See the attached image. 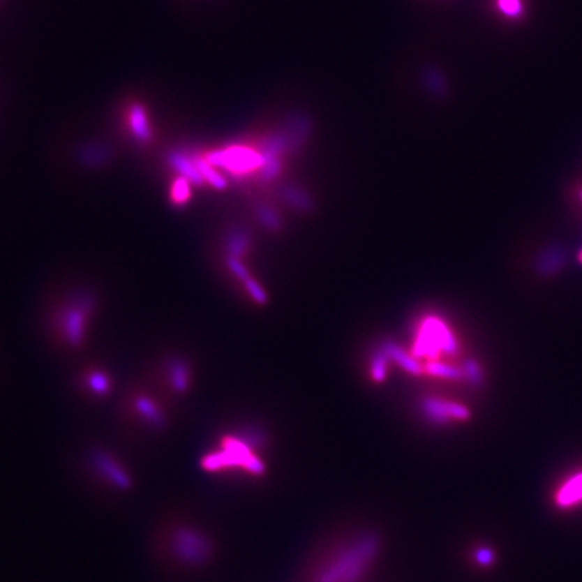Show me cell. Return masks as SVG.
I'll use <instances>...</instances> for the list:
<instances>
[{
  "label": "cell",
  "mask_w": 582,
  "mask_h": 582,
  "mask_svg": "<svg viewBox=\"0 0 582 582\" xmlns=\"http://www.w3.org/2000/svg\"><path fill=\"white\" fill-rule=\"evenodd\" d=\"M388 356L383 350L376 352L371 361V373L375 382H385L387 378Z\"/></svg>",
  "instance_id": "16"
},
{
  "label": "cell",
  "mask_w": 582,
  "mask_h": 582,
  "mask_svg": "<svg viewBox=\"0 0 582 582\" xmlns=\"http://www.w3.org/2000/svg\"><path fill=\"white\" fill-rule=\"evenodd\" d=\"M91 301L82 299L77 304L76 308H72L70 311H66L65 315V334L70 344L78 345L84 337V329H85V315L89 311Z\"/></svg>",
  "instance_id": "6"
},
{
  "label": "cell",
  "mask_w": 582,
  "mask_h": 582,
  "mask_svg": "<svg viewBox=\"0 0 582 582\" xmlns=\"http://www.w3.org/2000/svg\"><path fill=\"white\" fill-rule=\"evenodd\" d=\"M167 162L170 163V166L174 169L178 174L182 175L184 178H186L189 182H192L194 185L200 186L205 182L202 175L200 173V170H198L195 159L185 156L181 151H172L167 156Z\"/></svg>",
  "instance_id": "7"
},
{
  "label": "cell",
  "mask_w": 582,
  "mask_h": 582,
  "mask_svg": "<svg viewBox=\"0 0 582 582\" xmlns=\"http://www.w3.org/2000/svg\"><path fill=\"white\" fill-rule=\"evenodd\" d=\"M499 10L509 18H516L522 14V0H498Z\"/></svg>",
  "instance_id": "21"
},
{
  "label": "cell",
  "mask_w": 582,
  "mask_h": 582,
  "mask_svg": "<svg viewBox=\"0 0 582 582\" xmlns=\"http://www.w3.org/2000/svg\"><path fill=\"white\" fill-rule=\"evenodd\" d=\"M382 350L387 355L389 360H392L396 364H399V367H402L408 373H411V375H419L422 372V367L418 363V360L414 356L408 355L406 350H402L395 343H392V341L383 343Z\"/></svg>",
  "instance_id": "9"
},
{
  "label": "cell",
  "mask_w": 582,
  "mask_h": 582,
  "mask_svg": "<svg viewBox=\"0 0 582 582\" xmlns=\"http://www.w3.org/2000/svg\"><path fill=\"white\" fill-rule=\"evenodd\" d=\"M476 560L480 565H489L493 561V553L489 549H479L476 553Z\"/></svg>",
  "instance_id": "25"
},
{
  "label": "cell",
  "mask_w": 582,
  "mask_h": 582,
  "mask_svg": "<svg viewBox=\"0 0 582 582\" xmlns=\"http://www.w3.org/2000/svg\"><path fill=\"white\" fill-rule=\"evenodd\" d=\"M244 285H246V289L247 291L250 292V295L253 297V301L256 302V304H259V305H264V304H267V301H269V295H267V292L264 291V289L255 281L253 278H248L246 282H244Z\"/></svg>",
  "instance_id": "20"
},
{
  "label": "cell",
  "mask_w": 582,
  "mask_h": 582,
  "mask_svg": "<svg viewBox=\"0 0 582 582\" xmlns=\"http://www.w3.org/2000/svg\"><path fill=\"white\" fill-rule=\"evenodd\" d=\"M207 161L212 166L224 167L233 173H244L262 167L263 159L256 151L244 147H231L221 151H214L207 156Z\"/></svg>",
  "instance_id": "4"
},
{
  "label": "cell",
  "mask_w": 582,
  "mask_h": 582,
  "mask_svg": "<svg viewBox=\"0 0 582 582\" xmlns=\"http://www.w3.org/2000/svg\"><path fill=\"white\" fill-rule=\"evenodd\" d=\"M248 247H250L248 233L244 232V231H236V232L230 234L228 244H227L228 256L240 259L244 253H247Z\"/></svg>",
  "instance_id": "13"
},
{
  "label": "cell",
  "mask_w": 582,
  "mask_h": 582,
  "mask_svg": "<svg viewBox=\"0 0 582 582\" xmlns=\"http://www.w3.org/2000/svg\"><path fill=\"white\" fill-rule=\"evenodd\" d=\"M421 410L430 422L438 425H444L453 419L466 421L470 417V412L465 406L435 398H425L421 402Z\"/></svg>",
  "instance_id": "5"
},
{
  "label": "cell",
  "mask_w": 582,
  "mask_h": 582,
  "mask_svg": "<svg viewBox=\"0 0 582 582\" xmlns=\"http://www.w3.org/2000/svg\"><path fill=\"white\" fill-rule=\"evenodd\" d=\"M464 376L466 379L473 385V386H480L484 380V375H483V369L480 367V364L476 360L468 359L464 363Z\"/></svg>",
  "instance_id": "19"
},
{
  "label": "cell",
  "mask_w": 582,
  "mask_h": 582,
  "mask_svg": "<svg viewBox=\"0 0 582 582\" xmlns=\"http://www.w3.org/2000/svg\"><path fill=\"white\" fill-rule=\"evenodd\" d=\"M379 547L376 537L368 535L359 541L337 562L333 563L322 574L320 582H355L366 570Z\"/></svg>",
  "instance_id": "1"
},
{
  "label": "cell",
  "mask_w": 582,
  "mask_h": 582,
  "mask_svg": "<svg viewBox=\"0 0 582 582\" xmlns=\"http://www.w3.org/2000/svg\"><path fill=\"white\" fill-rule=\"evenodd\" d=\"M227 266H228L230 271L232 272L233 275H234L237 279H240L241 282H246V281L250 278L248 270H247V269H246V266L240 262V259H237V258H232V256H228V259H227Z\"/></svg>",
  "instance_id": "24"
},
{
  "label": "cell",
  "mask_w": 582,
  "mask_h": 582,
  "mask_svg": "<svg viewBox=\"0 0 582 582\" xmlns=\"http://www.w3.org/2000/svg\"><path fill=\"white\" fill-rule=\"evenodd\" d=\"M89 387L92 391H95L96 394H100V395L107 394L110 391V387H111L110 386V379L100 372L94 373V375L89 376Z\"/></svg>",
  "instance_id": "23"
},
{
  "label": "cell",
  "mask_w": 582,
  "mask_h": 582,
  "mask_svg": "<svg viewBox=\"0 0 582 582\" xmlns=\"http://www.w3.org/2000/svg\"><path fill=\"white\" fill-rule=\"evenodd\" d=\"M170 378H172V383L174 386L177 391L184 392L188 388V369L186 366L181 361V360H174L170 364Z\"/></svg>",
  "instance_id": "17"
},
{
  "label": "cell",
  "mask_w": 582,
  "mask_h": 582,
  "mask_svg": "<svg viewBox=\"0 0 582 582\" xmlns=\"http://www.w3.org/2000/svg\"><path fill=\"white\" fill-rule=\"evenodd\" d=\"M195 163H197L198 170H200V173L202 175L205 182H208L209 185H212L214 188L218 189V191L227 188V179L220 174L208 161L195 159Z\"/></svg>",
  "instance_id": "12"
},
{
  "label": "cell",
  "mask_w": 582,
  "mask_h": 582,
  "mask_svg": "<svg viewBox=\"0 0 582 582\" xmlns=\"http://www.w3.org/2000/svg\"><path fill=\"white\" fill-rule=\"evenodd\" d=\"M582 499V473L573 477L567 484L563 486L557 496L558 505L562 507L576 505Z\"/></svg>",
  "instance_id": "10"
},
{
  "label": "cell",
  "mask_w": 582,
  "mask_h": 582,
  "mask_svg": "<svg viewBox=\"0 0 582 582\" xmlns=\"http://www.w3.org/2000/svg\"><path fill=\"white\" fill-rule=\"evenodd\" d=\"M579 262H580V263H582V251L581 253H579Z\"/></svg>",
  "instance_id": "26"
},
{
  "label": "cell",
  "mask_w": 582,
  "mask_h": 582,
  "mask_svg": "<svg viewBox=\"0 0 582 582\" xmlns=\"http://www.w3.org/2000/svg\"><path fill=\"white\" fill-rule=\"evenodd\" d=\"M191 195V188L189 181L186 178H178L173 185V200L175 204L185 202Z\"/></svg>",
  "instance_id": "22"
},
{
  "label": "cell",
  "mask_w": 582,
  "mask_h": 582,
  "mask_svg": "<svg viewBox=\"0 0 582 582\" xmlns=\"http://www.w3.org/2000/svg\"><path fill=\"white\" fill-rule=\"evenodd\" d=\"M282 195L292 208H295L301 212H308V211L313 209V200H311V195L302 192L298 188L286 186L282 191Z\"/></svg>",
  "instance_id": "11"
},
{
  "label": "cell",
  "mask_w": 582,
  "mask_h": 582,
  "mask_svg": "<svg viewBox=\"0 0 582 582\" xmlns=\"http://www.w3.org/2000/svg\"><path fill=\"white\" fill-rule=\"evenodd\" d=\"M457 341L447 327L435 320L428 318L425 321L422 331L415 343L414 356L417 357H437L438 352L453 355L457 352Z\"/></svg>",
  "instance_id": "3"
},
{
  "label": "cell",
  "mask_w": 582,
  "mask_h": 582,
  "mask_svg": "<svg viewBox=\"0 0 582 582\" xmlns=\"http://www.w3.org/2000/svg\"><path fill=\"white\" fill-rule=\"evenodd\" d=\"M202 468L208 472H217L225 468L240 466L255 476L264 473L266 466L263 461L251 452L248 442L227 437L223 441V450L214 454H208L202 460Z\"/></svg>",
  "instance_id": "2"
},
{
  "label": "cell",
  "mask_w": 582,
  "mask_h": 582,
  "mask_svg": "<svg viewBox=\"0 0 582 582\" xmlns=\"http://www.w3.org/2000/svg\"><path fill=\"white\" fill-rule=\"evenodd\" d=\"M136 408L140 411V414L149 421L151 422L156 427L163 426L165 418L162 415V412L159 411V408H156V405L147 399V398H137L136 399Z\"/></svg>",
  "instance_id": "14"
},
{
  "label": "cell",
  "mask_w": 582,
  "mask_h": 582,
  "mask_svg": "<svg viewBox=\"0 0 582 582\" xmlns=\"http://www.w3.org/2000/svg\"><path fill=\"white\" fill-rule=\"evenodd\" d=\"M427 372L434 375V376L447 378V379H453V380H458V379L464 378L463 369L456 368V367L442 364V363H430V364H427Z\"/></svg>",
  "instance_id": "18"
},
{
  "label": "cell",
  "mask_w": 582,
  "mask_h": 582,
  "mask_svg": "<svg viewBox=\"0 0 582 582\" xmlns=\"http://www.w3.org/2000/svg\"><path fill=\"white\" fill-rule=\"evenodd\" d=\"M256 216L259 218V221L269 230L271 231H279L282 228V220L278 216V214L264 204H259L256 205Z\"/></svg>",
  "instance_id": "15"
},
{
  "label": "cell",
  "mask_w": 582,
  "mask_h": 582,
  "mask_svg": "<svg viewBox=\"0 0 582 582\" xmlns=\"http://www.w3.org/2000/svg\"><path fill=\"white\" fill-rule=\"evenodd\" d=\"M581 200H582V193H581Z\"/></svg>",
  "instance_id": "27"
},
{
  "label": "cell",
  "mask_w": 582,
  "mask_h": 582,
  "mask_svg": "<svg viewBox=\"0 0 582 582\" xmlns=\"http://www.w3.org/2000/svg\"><path fill=\"white\" fill-rule=\"evenodd\" d=\"M128 124L131 133L134 134L139 142H149L153 136L151 126L149 123V117L146 110L142 104H133L128 112Z\"/></svg>",
  "instance_id": "8"
}]
</instances>
